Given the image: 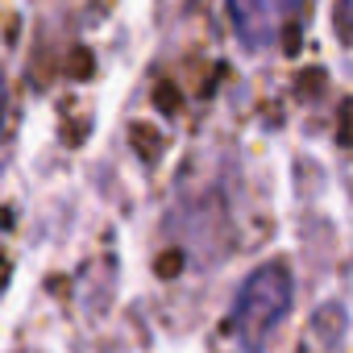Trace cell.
I'll list each match as a JSON object with an SVG mask.
<instances>
[{
	"instance_id": "6da1fadb",
	"label": "cell",
	"mask_w": 353,
	"mask_h": 353,
	"mask_svg": "<svg viewBox=\"0 0 353 353\" xmlns=\"http://www.w3.org/2000/svg\"><path fill=\"white\" fill-rule=\"evenodd\" d=\"M287 307H291V270L283 262H266L245 279L233 307V324L245 345H262V336L287 316Z\"/></svg>"
},
{
	"instance_id": "7a4b0ae2",
	"label": "cell",
	"mask_w": 353,
	"mask_h": 353,
	"mask_svg": "<svg viewBox=\"0 0 353 353\" xmlns=\"http://www.w3.org/2000/svg\"><path fill=\"white\" fill-rule=\"evenodd\" d=\"M303 0H229V17L245 50H266L279 42L287 21H295Z\"/></svg>"
},
{
	"instance_id": "3957f363",
	"label": "cell",
	"mask_w": 353,
	"mask_h": 353,
	"mask_svg": "<svg viewBox=\"0 0 353 353\" xmlns=\"http://www.w3.org/2000/svg\"><path fill=\"white\" fill-rule=\"evenodd\" d=\"M0 121H5V75H0Z\"/></svg>"
}]
</instances>
